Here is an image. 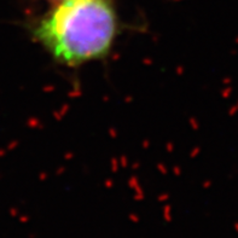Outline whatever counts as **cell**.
<instances>
[{
  "label": "cell",
  "mask_w": 238,
  "mask_h": 238,
  "mask_svg": "<svg viewBox=\"0 0 238 238\" xmlns=\"http://www.w3.org/2000/svg\"><path fill=\"white\" fill-rule=\"evenodd\" d=\"M30 30L53 61L77 68L111 52L120 22L114 0H58Z\"/></svg>",
  "instance_id": "1"
},
{
  "label": "cell",
  "mask_w": 238,
  "mask_h": 238,
  "mask_svg": "<svg viewBox=\"0 0 238 238\" xmlns=\"http://www.w3.org/2000/svg\"><path fill=\"white\" fill-rule=\"evenodd\" d=\"M46 1H48V3L52 4V3H55V1H58V0H46Z\"/></svg>",
  "instance_id": "2"
}]
</instances>
